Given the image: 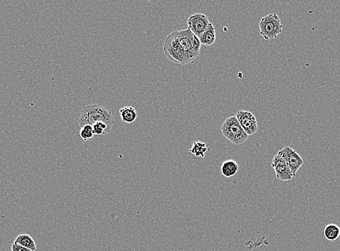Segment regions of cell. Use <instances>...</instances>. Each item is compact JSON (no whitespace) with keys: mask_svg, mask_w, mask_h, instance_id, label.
Returning <instances> with one entry per match:
<instances>
[{"mask_svg":"<svg viewBox=\"0 0 340 251\" xmlns=\"http://www.w3.org/2000/svg\"><path fill=\"white\" fill-rule=\"evenodd\" d=\"M187 22L189 30L198 38L204 33L210 24L207 16L201 13L192 14L187 19Z\"/></svg>","mask_w":340,"mask_h":251,"instance_id":"obj_7","label":"cell"},{"mask_svg":"<svg viewBox=\"0 0 340 251\" xmlns=\"http://www.w3.org/2000/svg\"><path fill=\"white\" fill-rule=\"evenodd\" d=\"M272 168L276 174V178L282 181H290L294 178L286 162L277 154L274 156L272 163Z\"/></svg>","mask_w":340,"mask_h":251,"instance_id":"obj_8","label":"cell"},{"mask_svg":"<svg viewBox=\"0 0 340 251\" xmlns=\"http://www.w3.org/2000/svg\"><path fill=\"white\" fill-rule=\"evenodd\" d=\"M11 249H12V251H32L30 249L20 246V245L15 244V243H13V244L12 245Z\"/></svg>","mask_w":340,"mask_h":251,"instance_id":"obj_17","label":"cell"},{"mask_svg":"<svg viewBox=\"0 0 340 251\" xmlns=\"http://www.w3.org/2000/svg\"><path fill=\"white\" fill-rule=\"evenodd\" d=\"M221 131L223 136L236 146L243 144L248 138V135L239 123L235 116L228 117L223 122Z\"/></svg>","mask_w":340,"mask_h":251,"instance_id":"obj_3","label":"cell"},{"mask_svg":"<svg viewBox=\"0 0 340 251\" xmlns=\"http://www.w3.org/2000/svg\"><path fill=\"white\" fill-rule=\"evenodd\" d=\"M208 150V149L205 143L201 142V141H195L192 144V148L189 151L195 157H200L203 159L205 157V154L207 152Z\"/></svg>","mask_w":340,"mask_h":251,"instance_id":"obj_14","label":"cell"},{"mask_svg":"<svg viewBox=\"0 0 340 251\" xmlns=\"http://www.w3.org/2000/svg\"><path fill=\"white\" fill-rule=\"evenodd\" d=\"M260 34L266 40L274 39L282 33L283 25L278 14L272 13L264 16L259 23Z\"/></svg>","mask_w":340,"mask_h":251,"instance_id":"obj_4","label":"cell"},{"mask_svg":"<svg viewBox=\"0 0 340 251\" xmlns=\"http://www.w3.org/2000/svg\"><path fill=\"white\" fill-rule=\"evenodd\" d=\"M15 244L20 245L26 249H30V251H35L36 250V245L33 238L29 235L22 234L17 236L14 241Z\"/></svg>","mask_w":340,"mask_h":251,"instance_id":"obj_13","label":"cell"},{"mask_svg":"<svg viewBox=\"0 0 340 251\" xmlns=\"http://www.w3.org/2000/svg\"><path fill=\"white\" fill-rule=\"evenodd\" d=\"M199 38L188 28L175 30L165 38L163 50L169 60L180 65L192 64L200 54Z\"/></svg>","mask_w":340,"mask_h":251,"instance_id":"obj_1","label":"cell"},{"mask_svg":"<svg viewBox=\"0 0 340 251\" xmlns=\"http://www.w3.org/2000/svg\"><path fill=\"white\" fill-rule=\"evenodd\" d=\"M324 236L327 241H337L340 237V227L335 224H329L324 230Z\"/></svg>","mask_w":340,"mask_h":251,"instance_id":"obj_12","label":"cell"},{"mask_svg":"<svg viewBox=\"0 0 340 251\" xmlns=\"http://www.w3.org/2000/svg\"><path fill=\"white\" fill-rule=\"evenodd\" d=\"M99 122H105L110 128H112L115 123V118L111 111L102 107L100 104H91L83 107L81 117L78 120L80 128L85 125H93Z\"/></svg>","mask_w":340,"mask_h":251,"instance_id":"obj_2","label":"cell"},{"mask_svg":"<svg viewBox=\"0 0 340 251\" xmlns=\"http://www.w3.org/2000/svg\"><path fill=\"white\" fill-rule=\"evenodd\" d=\"M235 117H237L239 123L248 136H253L259 130L257 120L251 112L239 110L237 111Z\"/></svg>","mask_w":340,"mask_h":251,"instance_id":"obj_6","label":"cell"},{"mask_svg":"<svg viewBox=\"0 0 340 251\" xmlns=\"http://www.w3.org/2000/svg\"><path fill=\"white\" fill-rule=\"evenodd\" d=\"M277 155L285 160L289 168L291 170L293 176L296 177L297 172L304 163L301 156L290 146H286L280 149L277 153Z\"/></svg>","mask_w":340,"mask_h":251,"instance_id":"obj_5","label":"cell"},{"mask_svg":"<svg viewBox=\"0 0 340 251\" xmlns=\"http://www.w3.org/2000/svg\"><path fill=\"white\" fill-rule=\"evenodd\" d=\"M239 170V166L235 161L227 160L223 162L221 167V174L226 178H232L236 175Z\"/></svg>","mask_w":340,"mask_h":251,"instance_id":"obj_10","label":"cell"},{"mask_svg":"<svg viewBox=\"0 0 340 251\" xmlns=\"http://www.w3.org/2000/svg\"><path fill=\"white\" fill-rule=\"evenodd\" d=\"M216 38V28H215L214 25L210 22L207 29L200 36V42L201 45H204V46H211L215 42Z\"/></svg>","mask_w":340,"mask_h":251,"instance_id":"obj_9","label":"cell"},{"mask_svg":"<svg viewBox=\"0 0 340 251\" xmlns=\"http://www.w3.org/2000/svg\"><path fill=\"white\" fill-rule=\"evenodd\" d=\"M122 120L126 123H133L137 119L138 113L133 107H126L120 109Z\"/></svg>","mask_w":340,"mask_h":251,"instance_id":"obj_11","label":"cell"},{"mask_svg":"<svg viewBox=\"0 0 340 251\" xmlns=\"http://www.w3.org/2000/svg\"><path fill=\"white\" fill-rule=\"evenodd\" d=\"M93 130L94 134L96 136H102V135L109 134L111 132L112 128H110L105 122H99L93 125Z\"/></svg>","mask_w":340,"mask_h":251,"instance_id":"obj_15","label":"cell"},{"mask_svg":"<svg viewBox=\"0 0 340 251\" xmlns=\"http://www.w3.org/2000/svg\"><path fill=\"white\" fill-rule=\"evenodd\" d=\"M79 134L83 141H89V140L91 139L94 136L93 127L89 125H85V126H83V128H81Z\"/></svg>","mask_w":340,"mask_h":251,"instance_id":"obj_16","label":"cell"}]
</instances>
